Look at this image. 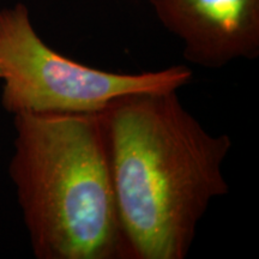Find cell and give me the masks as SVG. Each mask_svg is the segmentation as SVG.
Wrapping results in <instances>:
<instances>
[{"label":"cell","mask_w":259,"mask_h":259,"mask_svg":"<svg viewBox=\"0 0 259 259\" xmlns=\"http://www.w3.org/2000/svg\"><path fill=\"white\" fill-rule=\"evenodd\" d=\"M128 259H184L210 204L229 192L233 147L181 103L178 90L119 97L100 112Z\"/></svg>","instance_id":"6da1fadb"},{"label":"cell","mask_w":259,"mask_h":259,"mask_svg":"<svg viewBox=\"0 0 259 259\" xmlns=\"http://www.w3.org/2000/svg\"><path fill=\"white\" fill-rule=\"evenodd\" d=\"M9 173L38 259H128L100 113L14 115Z\"/></svg>","instance_id":"7a4b0ae2"},{"label":"cell","mask_w":259,"mask_h":259,"mask_svg":"<svg viewBox=\"0 0 259 259\" xmlns=\"http://www.w3.org/2000/svg\"><path fill=\"white\" fill-rule=\"evenodd\" d=\"M0 72L2 106L14 115L100 113L119 97L179 90L192 79L183 65L120 73L69 59L38 36L23 4L0 10Z\"/></svg>","instance_id":"3957f363"},{"label":"cell","mask_w":259,"mask_h":259,"mask_svg":"<svg viewBox=\"0 0 259 259\" xmlns=\"http://www.w3.org/2000/svg\"><path fill=\"white\" fill-rule=\"evenodd\" d=\"M160 23L183 42V57L221 69L259 56V0H149Z\"/></svg>","instance_id":"277c9868"},{"label":"cell","mask_w":259,"mask_h":259,"mask_svg":"<svg viewBox=\"0 0 259 259\" xmlns=\"http://www.w3.org/2000/svg\"><path fill=\"white\" fill-rule=\"evenodd\" d=\"M0 78H2V72H0Z\"/></svg>","instance_id":"5b68a950"}]
</instances>
